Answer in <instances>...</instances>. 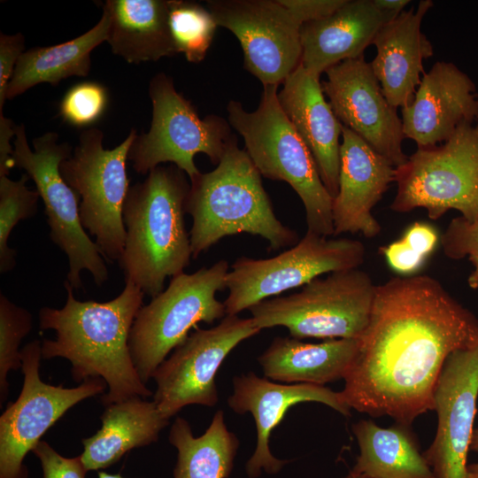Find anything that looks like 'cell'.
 I'll return each mask as SVG.
<instances>
[{
  "mask_svg": "<svg viewBox=\"0 0 478 478\" xmlns=\"http://www.w3.org/2000/svg\"><path fill=\"white\" fill-rule=\"evenodd\" d=\"M478 345V320L436 279L393 277L377 285L369 321L343 380L344 401L409 426L434 410L448 356Z\"/></svg>",
  "mask_w": 478,
  "mask_h": 478,
  "instance_id": "6da1fadb",
  "label": "cell"
},
{
  "mask_svg": "<svg viewBox=\"0 0 478 478\" xmlns=\"http://www.w3.org/2000/svg\"><path fill=\"white\" fill-rule=\"evenodd\" d=\"M64 287L67 297L62 308L46 306L39 311L40 328L56 332L54 340L42 343V358L69 360L76 382L102 378L108 387L101 397L106 406L150 397L152 392L141 380L128 345L131 328L143 306L141 289L125 282L118 297L96 302L77 300L67 281Z\"/></svg>",
  "mask_w": 478,
  "mask_h": 478,
  "instance_id": "7a4b0ae2",
  "label": "cell"
},
{
  "mask_svg": "<svg viewBox=\"0 0 478 478\" xmlns=\"http://www.w3.org/2000/svg\"><path fill=\"white\" fill-rule=\"evenodd\" d=\"M189 189L183 171L158 166L128 189L119 264L125 282L134 283L144 295L156 297L164 290L166 277L183 273L189 265L192 251L184 220Z\"/></svg>",
  "mask_w": 478,
  "mask_h": 478,
  "instance_id": "3957f363",
  "label": "cell"
},
{
  "mask_svg": "<svg viewBox=\"0 0 478 478\" xmlns=\"http://www.w3.org/2000/svg\"><path fill=\"white\" fill-rule=\"evenodd\" d=\"M186 213L192 218L193 258L220 239L241 233L261 236L274 251L297 243V232L274 214L261 174L234 135L216 168L190 181Z\"/></svg>",
  "mask_w": 478,
  "mask_h": 478,
  "instance_id": "277c9868",
  "label": "cell"
},
{
  "mask_svg": "<svg viewBox=\"0 0 478 478\" xmlns=\"http://www.w3.org/2000/svg\"><path fill=\"white\" fill-rule=\"evenodd\" d=\"M258 107L246 112L229 101L227 120L243 138L244 150L261 176L290 185L305 210L307 231L334 236L333 197L324 186L315 160L282 111L276 85L263 86Z\"/></svg>",
  "mask_w": 478,
  "mask_h": 478,
  "instance_id": "5b68a950",
  "label": "cell"
},
{
  "mask_svg": "<svg viewBox=\"0 0 478 478\" xmlns=\"http://www.w3.org/2000/svg\"><path fill=\"white\" fill-rule=\"evenodd\" d=\"M228 262L220 259L192 274L172 277L161 293L138 311L128 345L141 380L146 383L172 350L189 337L199 322L208 324L224 317V303L216 298L226 289Z\"/></svg>",
  "mask_w": 478,
  "mask_h": 478,
  "instance_id": "8992f818",
  "label": "cell"
},
{
  "mask_svg": "<svg viewBox=\"0 0 478 478\" xmlns=\"http://www.w3.org/2000/svg\"><path fill=\"white\" fill-rule=\"evenodd\" d=\"M376 286L359 268L333 272L249 311L259 330L282 326L297 339H358L369 321Z\"/></svg>",
  "mask_w": 478,
  "mask_h": 478,
  "instance_id": "52a82bcc",
  "label": "cell"
},
{
  "mask_svg": "<svg viewBox=\"0 0 478 478\" xmlns=\"http://www.w3.org/2000/svg\"><path fill=\"white\" fill-rule=\"evenodd\" d=\"M47 132L27 143L25 126L17 125L14 137L15 166L24 169L36 186L44 204L51 241L66 255V281L73 289H83L81 274L89 271L96 285L108 280V269L99 248L83 228L79 212L80 197L63 179L59 166L72 155L67 143Z\"/></svg>",
  "mask_w": 478,
  "mask_h": 478,
  "instance_id": "ba28073f",
  "label": "cell"
},
{
  "mask_svg": "<svg viewBox=\"0 0 478 478\" xmlns=\"http://www.w3.org/2000/svg\"><path fill=\"white\" fill-rule=\"evenodd\" d=\"M397 194L390 209L424 208L431 220L456 210L478 217V123L464 124L442 145L418 148L395 169Z\"/></svg>",
  "mask_w": 478,
  "mask_h": 478,
  "instance_id": "9c48e42d",
  "label": "cell"
},
{
  "mask_svg": "<svg viewBox=\"0 0 478 478\" xmlns=\"http://www.w3.org/2000/svg\"><path fill=\"white\" fill-rule=\"evenodd\" d=\"M137 133L132 129L112 150L103 146L104 133L96 127L81 132L72 155L60 164L66 182L80 197V219L104 259L120 261L126 229L123 206L129 189L127 160Z\"/></svg>",
  "mask_w": 478,
  "mask_h": 478,
  "instance_id": "30bf717a",
  "label": "cell"
},
{
  "mask_svg": "<svg viewBox=\"0 0 478 478\" xmlns=\"http://www.w3.org/2000/svg\"><path fill=\"white\" fill-rule=\"evenodd\" d=\"M149 95L150 127L147 133L136 135L128 152L135 171L148 174L169 162L191 181L200 173L195 155L204 153L218 165L233 135L229 123L216 115L201 119L192 104L176 91L172 78L163 73L151 79Z\"/></svg>",
  "mask_w": 478,
  "mask_h": 478,
  "instance_id": "8fae6325",
  "label": "cell"
},
{
  "mask_svg": "<svg viewBox=\"0 0 478 478\" xmlns=\"http://www.w3.org/2000/svg\"><path fill=\"white\" fill-rule=\"evenodd\" d=\"M365 246L358 240L328 238L307 231L297 244L270 258H238L226 278L227 315L303 287L323 274L358 268Z\"/></svg>",
  "mask_w": 478,
  "mask_h": 478,
  "instance_id": "7c38bea8",
  "label": "cell"
},
{
  "mask_svg": "<svg viewBox=\"0 0 478 478\" xmlns=\"http://www.w3.org/2000/svg\"><path fill=\"white\" fill-rule=\"evenodd\" d=\"M21 355L22 389L0 417V478H27L23 460L42 435L70 408L104 393L107 385L102 378L70 389L43 382L39 373L42 358L39 340L27 343Z\"/></svg>",
  "mask_w": 478,
  "mask_h": 478,
  "instance_id": "4fadbf2b",
  "label": "cell"
},
{
  "mask_svg": "<svg viewBox=\"0 0 478 478\" xmlns=\"http://www.w3.org/2000/svg\"><path fill=\"white\" fill-rule=\"evenodd\" d=\"M259 332L251 318L227 315L217 326L189 335L153 374V401L162 415L169 420L186 405H215V376L222 362L241 342Z\"/></svg>",
  "mask_w": 478,
  "mask_h": 478,
  "instance_id": "5bb4252c",
  "label": "cell"
},
{
  "mask_svg": "<svg viewBox=\"0 0 478 478\" xmlns=\"http://www.w3.org/2000/svg\"><path fill=\"white\" fill-rule=\"evenodd\" d=\"M206 7L236 36L244 68L263 86H279L300 65L302 24L279 0H210Z\"/></svg>",
  "mask_w": 478,
  "mask_h": 478,
  "instance_id": "9a60e30c",
  "label": "cell"
},
{
  "mask_svg": "<svg viewBox=\"0 0 478 478\" xmlns=\"http://www.w3.org/2000/svg\"><path fill=\"white\" fill-rule=\"evenodd\" d=\"M324 94L342 125L347 127L392 166L404 165L402 120L382 91L364 56L343 61L326 72Z\"/></svg>",
  "mask_w": 478,
  "mask_h": 478,
  "instance_id": "2e32d148",
  "label": "cell"
},
{
  "mask_svg": "<svg viewBox=\"0 0 478 478\" xmlns=\"http://www.w3.org/2000/svg\"><path fill=\"white\" fill-rule=\"evenodd\" d=\"M478 397V345L451 352L434 391L435 439L423 453L436 478H467Z\"/></svg>",
  "mask_w": 478,
  "mask_h": 478,
  "instance_id": "e0dca14e",
  "label": "cell"
},
{
  "mask_svg": "<svg viewBox=\"0 0 478 478\" xmlns=\"http://www.w3.org/2000/svg\"><path fill=\"white\" fill-rule=\"evenodd\" d=\"M405 137L418 148L444 143L464 124L478 120V93L471 78L451 62L425 73L412 102L401 109Z\"/></svg>",
  "mask_w": 478,
  "mask_h": 478,
  "instance_id": "ac0fdd59",
  "label": "cell"
},
{
  "mask_svg": "<svg viewBox=\"0 0 478 478\" xmlns=\"http://www.w3.org/2000/svg\"><path fill=\"white\" fill-rule=\"evenodd\" d=\"M233 388V394L227 399L228 406L240 414L251 412L256 422L257 446L246 465L251 478L258 477L262 469L268 474H276L287 463L272 455L269 437L292 405L303 402H318L344 416L351 415V408L341 392L333 391L322 385L281 384L249 373L235 376Z\"/></svg>",
  "mask_w": 478,
  "mask_h": 478,
  "instance_id": "d6986e66",
  "label": "cell"
},
{
  "mask_svg": "<svg viewBox=\"0 0 478 478\" xmlns=\"http://www.w3.org/2000/svg\"><path fill=\"white\" fill-rule=\"evenodd\" d=\"M395 169L366 142L343 125L338 193L333 198L334 236L361 233L375 237L382 227L372 214L389 184Z\"/></svg>",
  "mask_w": 478,
  "mask_h": 478,
  "instance_id": "ffe728a7",
  "label": "cell"
},
{
  "mask_svg": "<svg viewBox=\"0 0 478 478\" xmlns=\"http://www.w3.org/2000/svg\"><path fill=\"white\" fill-rule=\"evenodd\" d=\"M282 84L280 105L310 150L322 182L334 198L339 187L343 125L325 99L320 76L301 63Z\"/></svg>",
  "mask_w": 478,
  "mask_h": 478,
  "instance_id": "44dd1931",
  "label": "cell"
},
{
  "mask_svg": "<svg viewBox=\"0 0 478 478\" xmlns=\"http://www.w3.org/2000/svg\"><path fill=\"white\" fill-rule=\"evenodd\" d=\"M432 6L431 0H421L416 8L404 10L381 27L373 42L377 53L371 67L395 109L412 102L420 75L425 73L423 61L433 56L432 43L421 31L422 20Z\"/></svg>",
  "mask_w": 478,
  "mask_h": 478,
  "instance_id": "7402d4cb",
  "label": "cell"
},
{
  "mask_svg": "<svg viewBox=\"0 0 478 478\" xmlns=\"http://www.w3.org/2000/svg\"><path fill=\"white\" fill-rule=\"evenodd\" d=\"M397 16L374 0H345L330 15L302 25L301 65L320 76L343 61L364 56L381 27Z\"/></svg>",
  "mask_w": 478,
  "mask_h": 478,
  "instance_id": "603a6c76",
  "label": "cell"
},
{
  "mask_svg": "<svg viewBox=\"0 0 478 478\" xmlns=\"http://www.w3.org/2000/svg\"><path fill=\"white\" fill-rule=\"evenodd\" d=\"M112 52L127 63L157 61L177 54L169 27V0H107Z\"/></svg>",
  "mask_w": 478,
  "mask_h": 478,
  "instance_id": "cb8c5ba5",
  "label": "cell"
},
{
  "mask_svg": "<svg viewBox=\"0 0 478 478\" xmlns=\"http://www.w3.org/2000/svg\"><path fill=\"white\" fill-rule=\"evenodd\" d=\"M358 347V339L309 343L294 337H276L258 360L271 380L324 386L344 378Z\"/></svg>",
  "mask_w": 478,
  "mask_h": 478,
  "instance_id": "d4e9b609",
  "label": "cell"
},
{
  "mask_svg": "<svg viewBox=\"0 0 478 478\" xmlns=\"http://www.w3.org/2000/svg\"><path fill=\"white\" fill-rule=\"evenodd\" d=\"M101 420V428L82 440L80 456L88 471L106 468L132 449L156 442L169 423L154 401L142 397L107 405Z\"/></svg>",
  "mask_w": 478,
  "mask_h": 478,
  "instance_id": "484cf974",
  "label": "cell"
},
{
  "mask_svg": "<svg viewBox=\"0 0 478 478\" xmlns=\"http://www.w3.org/2000/svg\"><path fill=\"white\" fill-rule=\"evenodd\" d=\"M109 26V15L103 9L99 21L83 35L59 44L24 51L7 87L6 99H12L37 84L56 86L71 76H87L91 52L106 42Z\"/></svg>",
  "mask_w": 478,
  "mask_h": 478,
  "instance_id": "4316f807",
  "label": "cell"
},
{
  "mask_svg": "<svg viewBox=\"0 0 478 478\" xmlns=\"http://www.w3.org/2000/svg\"><path fill=\"white\" fill-rule=\"evenodd\" d=\"M352 431L359 448L352 473L367 478H436L408 426L382 428L361 420Z\"/></svg>",
  "mask_w": 478,
  "mask_h": 478,
  "instance_id": "83f0119b",
  "label": "cell"
},
{
  "mask_svg": "<svg viewBox=\"0 0 478 478\" xmlns=\"http://www.w3.org/2000/svg\"><path fill=\"white\" fill-rule=\"evenodd\" d=\"M169 442L178 451L174 478H227L239 446L238 438L227 428L221 410L198 437L193 436L186 420L176 418Z\"/></svg>",
  "mask_w": 478,
  "mask_h": 478,
  "instance_id": "f1b7e54d",
  "label": "cell"
},
{
  "mask_svg": "<svg viewBox=\"0 0 478 478\" xmlns=\"http://www.w3.org/2000/svg\"><path fill=\"white\" fill-rule=\"evenodd\" d=\"M169 27L177 54L199 63L205 58L218 25L207 7L192 1L169 0Z\"/></svg>",
  "mask_w": 478,
  "mask_h": 478,
  "instance_id": "f546056e",
  "label": "cell"
},
{
  "mask_svg": "<svg viewBox=\"0 0 478 478\" xmlns=\"http://www.w3.org/2000/svg\"><path fill=\"white\" fill-rule=\"evenodd\" d=\"M29 176L23 174L13 181L8 176L0 177V272L5 274L16 265V251L8 246V239L14 227L29 219L37 212L40 198L37 190L29 189Z\"/></svg>",
  "mask_w": 478,
  "mask_h": 478,
  "instance_id": "4dcf8cb0",
  "label": "cell"
},
{
  "mask_svg": "<svg viewBox=\"0 0 478 478\" xmlns=\"http://www.w3.org/2000/svg\"><path fill=\"white\" fill-rule=\"evenodd\" d=\"M33 318L25 308L18 306L3 293L0 294V402L5 401L10 371L22 368V339L31 331Z\"/></svg>",
  "mask_w": 478,
  "mask_h": 478,
  "instance_id": "1f68e13d",
  "label": "cell"
},
{
  "mask_svg": "<svg viewBox=\"0 0 478 478\" xmlns=\"http://www.w3.org/2000/svg\"><path fill=\"white\" fill-rule=\"evenodd\" d=\"M108 104L106 87L96 81H83L66 91L59 103L58 114L71 126L88 127L103 117Z\"/></svg>",
  "mask_w": 478,
  "mask_h": 478,
  "instance_id": "d6a6232c",
  "label": "cell"
},
{
  "mask_svg": "<svg viewBox=\"0 0 478 478\" xmlns=\"http://www.w3.org/2000/svg\"><path fill=\"white\" fill-rule=\"evenodd\" d=\"M443 253L451 259H462L478 251V217L472 222L454 218L441 237Z\"/></svg>",
  "mask_w": 478,
  "mask_h": 478,
  "instance_id": "836d02e7",
  "label": "cell"
},
{
  "mask_svg": "<svg viewBox=\"0 0 478 478\" xmlns=\"http://www.w3.org/2000/svg\"><path fill=\"white\" fill-rule=\"evenodd\" d=\"M42 468V478H85L86 469L81 456L66 458L47 442L40 441L32 451Z\"/></svg>",
  "mask_w": 478,
  "mask_h": 478,
  "instance_id": "e575fe53",
  "label": "cell"
},
{
  "mask_svg": "<svg viewBox=\"0 0 478 478\" xmlns=\"http://www.w3.org/2000/svg\"><path fill=\"white\" fill-rule=\"evenodd\" d=\"M25 38L21 33H0V113L6 100V91L18 59L24 52Z\"/></svg>",
  "mask_w": 478,
  "mask_h": 478,
  "instance_id": "d590c367",
  "label": "cell"
},
{
  "mask_svg": "<svg viewBox=\"0 0 478 478\" xmlns=\"http://www.w3.org/2000/svg\"><path fill=\"white\" fill-rule=\"evenodd\" d=\"M379 251L389 266L400 274L409 275L418 272L426 260L402 238L381 247Z\"/></svg>",
  "mask_w": 478,
  "mask_h": 478,
  "instance_id": "8d00e7d4",
  "label": "cell"
},
{
  "mask_svg": "<svg viewBox=\"0 0 478 478\" xmlns=\"http://www.w3.org/2000/svg\"><path fill=\"white\" fill-rule=\"evenodd\" d=\"M302 25L330 15L345 0H279Z\"/></svg>",
  "mask_w": 478,
  "mask_h": 478,
  "instance_id": "74e56055",
  "label": "cell"
},
{
  "mask_svg": "<svg viewBox=\"0 0 478 478\" xmlns=\"http://www.w3.org/2000/svg\"><path fill=\"white\" fill-rule=\"evenodd\" d=\"M401 238L426 258L433 252L439 240L438 233L432 225L420 221L409 226Z\"/></svg>",
  "mask_w": 478,
  "mask_h": 478,
  "instance_id": "f35d334b",
  "label": "cell"
},
{
  "mask_svg": "<svg viewBox=\"0 0 478 478\" xmlns=\"http://www.w3.org/2000/svg\"><path fill=\"white\" fill-rule=\"evenodd\" d=\"M16 124L0 113V177L8 176L15 166L13 160L14 148L11 145L12 138L15 137Z\"/></svg>",
  "mask_w": 478,
  "mask_h": 478,
  "instance_id": "ab89813d",
  "label": "cell"
},
{
  "mask_svg": "<svg viewBox=\"0 0 478 478\" xmlns=\"http://www.w3.org/2000/svg\"><path fill=\"white\" fill-rule=\"evenodd\" d=\"M377 7L388 12L398 15L410 3L409 0H374Z\"/></svg>",
  "mask_w": 478,
  "mask_h": 478,
  "instance_id": "60d3db41",
  "label": "cell"
},
{
  "mask_svg": "<svg viewBox=\"0 0 478 478\" xmlns=\"http://www.w3.org/2000/svg\"><path fill=\"white\" fill-rule=\"evenodd\" d=\"M473 265V271L467 278V284L473 289H478V251L468 256Z\"/></svg>",
  "mask_w": 478,
  "mask_h": 478,
  "instance_id": "b9f144b4",
  "label": "cell"
},
{
  "mask_svg": "<svg viewBox=\"0 0 478 478\" xmlns=\"http://www.w3.org/2000/svg\"><path fill=\"white\" fill-rule=\"evenodd\" d=\"M467 478H478V461L467 465Z\"/></svg>",
  "mask_w": 478,
  "mask_h": 478,
  "instance_id": "7bdbcfd3",
  "label": "cell"
},
{
  "mask_svg": "<svg viewBox=\"0 0 478 478\" xmlns=\"http://www.w3.org/2000/svg\"><path fill=\"white\" fill-rule=\"evenodd\" d=\"M470 450L478 452V428L473 431Z\"/></svg>",
  "mask_w": 478,
  "mask_h": 478,
  "instance_id": "ee69618b",
  "label": "cell"
},
{
  "mask_svg": "<svg viewBox=\"0 0 478 478\" xmlns=\"http://www.w3.org/2000/svg\"><path fill=\"white\" fill-rule=\"evenodd\" d=\"M98 478H123V477L120 474H110L104 472H99Z\"/></svg>",
  "mask_w": 478,
  "mask_h": 478,
  "instance_id": "f6af8a7d",
  "label": "cell"
},
{
  "mask_svg": "<svg viewBox=\"0 0 478 478\" xmlns=\"http://www.w3.org/2000/svg\"><path fill=\"white\" fill-rule=\"evenodd\" d=\"M344 478H367L366 476H363V475H360V474H356L352 472H351L347 476H345Z\"/></svg>",
  "mask_w": 478,
  "mask_h": 478,
  "instance_id": "bcb514c9",
  "label": "cell"
}]
</instances>
